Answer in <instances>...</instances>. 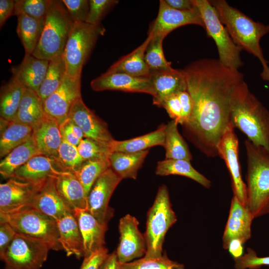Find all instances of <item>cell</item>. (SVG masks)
I'll return each mask as SVG.
<instances>
[{
    "label": "cell",
    "mask_w": 269,
    "mask_h": 269,
    "mask_svg": "<svg viewBox=\"0 0 269 269\" xmlns=\"http://www.w3.org/2000/svg\"><path fill=\"white\" fill-rule=\"evenodd\" d=\"M110 168L109 158H96L84 161L74 172L82 184L87 197L96 180Z\"/></svg>",
    "instance_id": "39"
},
{
    "label": "cell",
    "mask_w": 269,
    "mask_h": 269,
    "mask_svg": "<svg viewBox=\"0 0 269 269\" xmlns=\"http://www.w3.org/2000/svg\"><path fill=\"white\" fill-rule=\"evenodd\" d=\"M193 1L201 14L207 35L216 44L219 61L228 68L239 70L243 65L240 56L242 49L232 39L216 9L208 0Z\"/></svg>",
    "instance_id": "9"
},
{
    "label": "cell",
    "mask_w": 269,
    "mask_h": 269,
    "mask_svg": "<svg viewBox=\"0 0 269 269\" xmlns=\"http://www.w3.org/2000/svg\"><path fill=\"white\" fill-rule=\"evenodd\" d=\"M148 152V149L137 152H112L109 157L111 168L122 179H135Z\"/></svg>",
    "instance_id": "32"
},
{
    "label": "cell",
    "mask_w": 269,
    "mask_h": 269,
    "mask_svg": "<svg viewBox=\"0 0 269 269\" xmlns=\"http://www.w3.org/2000/svg\"><path fill=\"white\" fill-rule=\"evenodd\" d=\"M77 148L80 155L85 161L109 158L112 153L109 146L87 137H85L80 141Z\"/></svg>",
    "instance_id": "44"
},
{
    "label": "cell",
    "mask_w": 269,
    "mask_h": 269,
    "mask_svg": "<svg viewBox=\"0 0 269 269\" xmlns=\"http://www.w3.org/2000/svg\"><path fill=\"white\" fill-rule=\"evenodd\" d=\"M54 179L48 180L36 193L31 201L30 208L56 221L73 211L58 194Z\"/></svg>",
    "instance_id": "22"
},
{
    "label": "cell",
    "mask_w": 269,
    "mask_h": 269,
    "mask_svg": "<svg viewBox=\"0 0 269 269\" xmlns=\"http://www.w3.org/2000/svg\"><path fill=\"white\" fill-rule=\"evenodd\" d=\"M177 221V217L172 208L167 187L160 186L146 217L144 234L146 251L144 257H158L162 255V246L168 229Z\"/></svg>",
    "instance_id": "6"
},
{
    "label": "cell",
    "mask_w": 269,
    "mask_h": 269,
    "mask_svg": "<svg viewBox=\"0 0 269 269\" xmlns=\"http://www.w3.org/2000/svg\"><path fill=\"white\" fill-rule=\"evenodd\" d=\"M62 1L74 22H86L89 12V0H62Z\"/></svg>",
    "instance_id": "46"
},
{
    "label": "cell",
    "mask_w": 269,
    "mask_h": 269,
    "mask_svg": "<svg viewBox=\"0 0 269 269\" xmlns=\"http://www.w3.org/2000/svg\"><path fill=\"white\" fill-rule=\"evenodd\" d=\"M65 74L63 54L49 61L45 77L37 93L43 102L59 87Z\"/></svg>",
    "instance_id": "38"
},
{
    "label": "cell",
    "mask_w": 269,
    "mask_h": 269,
    "mask_svg": "<svg viewBox=\"0 0 269 269\" xmlns=\"http://www.w3.org/2000/svg\"><path fill=\"white\" fill-rule=\"evenodd\" d=\"M74 23L62 0H53L40 40L32 55L49 61L62 55Z\"/></svg>",
    "instance_id": "5"
},
{
    "label": "cell",
    "mask_w": 269,
    "mask_h": 269,
    "mask_svg": "<svg viewBox=\"0 0 269 269\" xmlns=\"http://www.w3.org/2000/svg\"><path fill=\"white\" fill-rule=\"evenodd\" d=\"M45 115L43 102L37 93L26 88L12 121L28 126L33 129L42 120Z\"/></svg>",
    "instance_id": "31"
},
{
    "label": "cell",
    "mask_w": 269,
    "mask_h": 269,
    "mask_svg": "<svg viewBox=\"0 0 269 269\" xmlns=\"http://www.w3.org/2000/svg\"><path fill=\"white\" fill-rule=\"evenodd\" d=\"M58 242L67 256L80 259L84 256L82 238L73 213H69L56 221Z\"/></svg>",
    "instance_id": "26"
},
{
    "label": "cell",
    "mask_w": 269,
    "mask_h": 269,
    "mask_svg": "<svg viewBox=\"0 0 269 269\" xmlns=\"http://www.w3.org/2000/svg\"><path fill=\"white\" fill-rule=\"evenodd\" d=\"M153 88V103L159 107L166 97L187 91L185 77L182 70L173 69L150 73Z\"/></svg>",
    "instance_id": "24"
},
{
    "label": "cell",
    "mask_w": 269,
    "mask_h": 269,
    "mask_svg": "<svg viewBox=\"0 0 269 269\" xmlns=\"http://www.w3.org/2000/svg\"><path fill=\"white\" fill-rule=\"evenodd\" d=\"M247 251L242 257L234 259L236 269H258L262 266H269V257H259L255 251L250 248Z\"/></svg>",
    "instance_id": "47"
},
{
    "label": "cell",
    "mask_w": 269,
    "mask_h": 269,
    "mask_svg": "<svg viewBox=\"0 0 269 269\" xmlns=\"http://www.w3.org/2000/svg\"><path fill=\"white\" fill-rule=\"evenodd\" d=\"M15 1L13 0H0V26L1 27L7 18L14 14Z\"/></svg>",
    "instance_id": "52"
},
{
    "label": "cell",
    "mask_w": 269,
    "mask_h": 269,
    "mask_svg": "<svg viewBox=\"0 0 269 269\" xmlns=\"http://www.w3.org/2000/svg\"><path fill=\"white\" fill-rule=\"evenodd\" d=\"M166 125L147 134L125 140H114L110 145L112 152H137L155 146H164Z\"/></svg>",
    "instance_id": "30"
},
{
    "label": "cell",
    "mask_w": 269,
    "mask_h": 269,
    "mask_svg": "<svg viewBox=\"0 0 269 269\" xmlns=\"http://www.w3.org/2000/svg\"><path fill=\"white\" fill-rule=\"evenodd\" d=\"M108 250L105 247L84 257L80 269H99L108 256Z\"/></svg>",
    "instance_id": "49"
},
{
    "label": "cell",
    "mask_w": 269,
    "mask_h": 269,
    "mask_svg": "<svg viewBox=\"0 0 269 269\" xmlns=\"http://www.w3.org/2000/svg\"><path fill=\"white\" fill-rule=\"evenodd\" d=\"M54 183L58 194L70 209L72 211L77 209L87 210V196L73 172L68 171L58 176Z\"/></svg>",
    "instance_id": "27"
},
{
    "label": "cell",
    "mask_w": 269,
    "mask_h": 269,
    "mask_svg": "<svg viewBox=\"0 0 269 269\" xmlns=\"http://www.w3.org/2000/svg\"><path fill=\"white\" fill-rule=\"evenodd\" d=\"M90 86L93 91L97 92L114 90L153 95L152 85L149 76L140 77L123 73L106 72L93 79Z\"/></svg>",
    "instance_id": "18"
},
{
    "label": "cell",
    "mask_w": 269,
    "mask_h": 269,
    "mask_svg": "<svg viewBox=\"0 0 269 269\" xmlns=\"http://www.w3.org/2000/svg\"><path fill=\"white\" fill-rule=\"evenodd\" d=\"M32 137L41 154L57 160L58 149L63 137L60 125L56 121L45 115L33 128Z\"/></svg>",
    "instance_id": "23"
},
{
    "label": "cell",
    "mask_w": 269,
    "mask_h": 269,
    "mask_svg": "<svg viewBox=\"0 0 269 269\" xmlns=\"http://www.w3.org/2000/svg\"><path fill=\"white\" fill-rule=\"evenodd\" d=\"M247 206L254 219L269 214V152L245 141Z\"/></svg>",
    "instance_id": "4"
},
{
    "label": "cell",
    "mask_w": 269,
    "mask_h": 269,
    "mask_svg": "<svg viewBox=\"0 0 269 269\" xmlns=\"http://www.w3.org/2000/svg\"><path fill=\"white\" fill-rule=\"evenodd\" d=\"M187 24H196L205 28L197 6L191 10H179L169 6L164 0H161L157 16L149 27L148 35L165 37L176 28Z\"/></svg>",
    "instance_id": "15"
},
{
    "label": "cell",
    "mask_w": 269,
    "mask_h": 269,
    "mask_svg": "<svg viewBox=\"0 0 269 269\" xmlns=\"http://www.w3.org/2000/svg\"><path fill=\"white\" fill-rule=\"evenodd\" d=\"M33 129L27 125L0 118V157L3 158L15 147L27 141Z\"/></svg>",
    "instance_id": "29"
},
{
    "label": "cell",
    "mask_w": 269,
    "mask_h": 269,
    "mask_svg": "<svg viewBox=\"0 0 269 269\" xmlns=\"http://www.w3.org/2000/svg\"><path fill=\"white\" fill-rule=\"evenodd\" d=\"M209 1L234 42L260 60L263 67L261 76L269 82V61L260 44L261 39L269 33V25L254 21L225 0Z\"/></svg>",
    "instance_id": "3"
},
{
    "label": "cell",
    "mask_w": 269,
    "mask_h": 269,
    "mask_svg": "<svg viewBox=\"0 0 269 269\" xmlns=\"http://www.w3.org/2000/svg\"><path fill=\"white\" fill-rule=\"evenodd\" d=\"M122 180L110 168L96 180L89 193L87 210L103 224L107 225L114 216V210L109 206V202Z\"/></svg>",
    "instance_id": "11"
},
{
    "label": "cell",
    "mask_w": 269,
    "mask_h": 269,
    "mask_svg": "<svg viewBox=\"0 0 269 269\" xmlns=\"http://www.w3.org/2000/svg\"><path fill=\"white\" fill-rule=\"evenodd\" d=\"M41 154L37 149L33 139H29L12 150L0 162V173L5 178H10L14 172L30 158Z\"/></svg>",
    "instance_id": "33"
},
{
    "label": "cell",
    "mask_w": 269,
    "mask_h": 269,
    "mask_svg": "<svg viewBox=\"0 0 269 269\" xmlns=\"http://www.w3.org/2000/svg\"><path fill=\"white\" fill-rule=\"evenodd\" d=\"M60 129L63 139L70 144L78 146L81 140L72 131L68 119L60 125Z\"/></svg>",
    "instance_id": "53"
},
{
    "label": "cell",
    "mask_w": 269,
    "mask_h": 269,
    "mask_svg": "<svg viewBox=\"0 0 269 269\" xmlns=\"http://www.w3.org/2000/svg\"><path fill=\"white\" fill-rule=\"evenodd\" d=\"M139 222L130 214L121 218L119 224L120 242L116 251L118 260L122 264L145 255L146 244L144 234L138 229Z\"/></svg>",
    "instance_id": "16"
},
{
    "label": "cell",
    "mask_w": 269,
    "mask_h": 269,
    "mask_svg": "<svg viewBox=\"0 0 269 269\" xmlns=\"http://www.w3.org/2000/svg\"><path fill=\"white\" fill-rule=\"evenodd\" d=\"M26 88L19 81L12 78L4 87L0 94V118L12 121L17 112Z\"/></svg>",
    "instance_id": "36"
},
{
    "label": "cell",
    "mask_w": 269,
    "mask_h": 269,
    "mask_svg": "<svg viewBox=\"0 0 269 269\" xmlns=\"http://www.w3.org/2000/svg\"><path fill=\"white\" fill-rule=\"evenodd\" d=\"M151 37V35H148L140 45L115 63L107 72L123 73L135 77H148L150 72L144 60V52Z\"/></svg>",
    "instance_id": "28"
},
{
    "label": "cell",
    "mask_w": 269,
    "mask_h": 269,
    "mask_svg": "<svg viewBox=\"0 0 269 269\" xmlns=\"http://www.w3.org/2000/svg\"><path fill=\"white\" fill-rule=\"evenodd\" d=\"M230 121L253 144L269 152V111L251 92L244 80L234 92Z\"/></svg>",
    "instance_id": "2"
},
{
    "label": "cell",
    "mask_w": 269,
    "mask_h": 269,
    "mask_svg": "<svg viewBox=\"0 0 269 269\" xmlns=\"http://www.w3.org/2000/svg\"><path fill=\"white\" fill-rule=\"evenodd\" d=\"M243 244L239 240L234 239L230 242L228 250L234 259L243 256Z\"/></svg>",
    "instance_id": "56"
},
{
    "label": "cell",
    "mask_w": 269,
    "mask_h": 269,
    "mask_svg": "<svg viewBox=\"0 0 269 269\" xmlns=\"http://www.w3.org/2000/svg\"><path fill=\"white\" fill-rule=\"evenodd\" d=\"M81 77L73 78L65 74L56 90L43 102L45 114L60 125L68 119L70 110L81 93Z\"/></svg>",
    "instance_id": "13"
},
{
    "label": "cell",
    "mask_w": 269,
    "mask_h": 269,
    "mask_svg": "<svg viewBox=\"0 0 269 269\" xmlns=\"http://www.w3.org/2000/svg\"><path fill=\"white\" fill-rule=\"evenodd\" d=\"M159 107L164 108L169 116L178 124L181 120L182 109L177 94L170 95L165 98Z\"/></svg>",
    "instance_id": "48"
},
{
    "label": "cell",
    "mask_w": 269,
    "mask_h": 269,
    "mask_svg": "<svg viewBox=\"0 0 269 269\" xmlns=\"http://www.w3.org/2000/svg\"><path fill=\"white\" fill-rule=\"evenodd\" d=\"M16 16L17 34L25 54H32L40 40L45 21L36 20L23 13H18Z\"/></svg>",
    "instance_id": "35"
},
{
    "label": "cell",
    "mask_w": 269,
    "mask_h": 269,
    "mask_svg": "<svg viewBox=\"0 0 269 269\" xmlns=\"http://www.w3.org/2000/svg\"><path fill=\"white\" fill-rule=\"evenodd\" d=\"M105 28L99 24L74 22L63 53L66 74L73 78L81 77L83 66Z\"/></svg>",
    "instance_id": "8"
},
{
    "label": "cell",
    "mask_w": 269,
    "mask_h": 269,
    "mask_svg": "<svg viewBox=\"0 0 269 269\" xmlns=\"http://www.w3.org/2000/svg\"><path fill=\"white\" fill-rule=\"evenodd\" d=\"M47 181L33 183L11 178L0 183V214H9L30 208L33 197Z\"/></svg>",
    "instance_id": "14"
},
{
    "label": "cell",
    "mask_w": 269,
    "mask_h": 269,
    "mask_svg": "<svg viewBox=\"0 0 269 269\" xmlns=\"http://www.w3.org/2000/svg\"><path fill=\"white\" fill-rule=\"evenodd\" d=\"M177 95L182 109L181 120L180 124L183 126L188 122L191 116L193 110V102L187 91H181Z\"/></svg>",
    "instance_id": "51"
},
{
    "label": "cell",
    "mask_w": 269,
    "mask_h": 269,
    "mask_svg": "<svg viewBox=\"0 0 269 269\" xmlns=\"http://www.w3.org/2000/svg\"><path fill=\"white\" fill-rule=\"evenodd\" d=\"M68 120L71 129L74 134L80 140H82L83 138H85V135L81 129L70 119H68Z\"/></svg>",
    "instance_id": "57"
},
{
    "label": "cell",
    "mask_w": 269,
    "mask_h": 269,
    "mask_svg": "<svg viewBox=\"0 0 269 269\" xmlns=\"http://www.w3.org/2000/svg\"><path fill=\"white\" fill-rule=\"evenodd\" d=\"M83 132L85 137L92 139L110 147L114 140L107 123L84 104L82 97L72 105L68 116Z\"/></svg>",
    "instance_id": "17"
},
{
    "label": "cell",
    "mask_w": 269,
    "mask_h": 269,
    "mask_svg": "<svg viewBox=\"0 0 269 269\" xmlns=\"http://www.w3.org/2000/svg\"><path fill=\"white\" fill-rule=\"evenodd\" d=\"M49 63V60L25 54L21 63L11 68L12 78L26 88L37 93L45 77Z\"/></svg>",
    "instance_id": "25"
},
{
    "label": "cell",
    "mask_w": 269,
    "mask_h": 269,
    "mask_svg": "<svg viewBox=\"0 0 269 269\" xmlns=\"http://www.w3.org/2000/svg\"><path fill=\"white\" fill-rule=\"evenodd\" d=\"M170 7L179 10H191L196 7L193 0H164Z\"/></svg>",
    "instance_id": "54"
},
{
    "label": "cell",
    "mask_w": 269,
    "mask_h": 269,
    "mask_svg": "<svg viewBox=\"0 0 269 269\" xmlns=\"http://www.w3.org/2000/svg\"><path fill=\"white\" fill-rule=\"evenodd\" d=\"M217 151L230 173L234 196L241 204L247 206V186L242 179L239 161V141L232 124L220 140Z\"/></svg>",
    "instance_id": "12"
},
{
    "label": "cell",
    "mask_w": 269,
    "mask_h": 269,
    "mask_svg": "<svg viewBox=\"0 0 269 269\" xmlns=\"http://www.w3.org/2000/svg\"><path fill=\"white\" fill-rule=\"evenodd\" d=\"M73 214L81 234L84 257L105 247V236L108 226L99 222L87 210L75 209Z\"/></svg>",
    "instance_id": "21"
},
{
    "label": "cell",
    "mask_w": 269,
    "mask_h": 269,
    "mask_svg": "<svg viewBox=\"0 0 269 269\" xmlns=\"http://www.w3.org/2000/svg\"><path fill=\"white\" fill-rule=\"evenodd\" d=\"M0 221L8 223L16 233L40 241L54 251L62 250L58 242L56 221L31 208L0 214Z\"/></svg>",
    "instance_id": "7"
},
{
    "label": "cell",
    "mask_w": 269,
    "mask_h": 269,
    "mask_svg": "<svg viewBox=\"0 0 269 269\" xmlns=\"http://www.w3.org/2000/svg\"><path fill=\"white\" fill-rule=\"evenodd\" d=\"M14 15L23 13L34 19L45 21L52 0H16Z\"/></svg>",
    "instance_id": "42"
},
{
    "label": "cell",
    "mask_w": 269,
    "mask_h": 269,
    "mask_svg": "<svg viewBox=\"0 0 269 269\" xmlns=\"http://www.w3.org/2000/svg\"><path fill=\"white\" fill-rule=\"evenodd\" d=\"M165 37L152 36L144 52V60L150 73L171 69V63L166 60L163 51Z\"/></svg>",
    "instance_id": "40"
},
{
    "label": "cell",
    "mask_w": 269,
    "mask_h": 269,
    "mask_svg": "<svg viewBox=\"0 0 269 269\" xmlns=\"http://www.w3.org/2000/svg\"><path fill=\"white\" fill-rule=\"evenodd\" d=\"M50 250L46 244L17 233L1 260L5 269H40Z\"/></svg>",
    "instance_id": "10"
},
{
    "label": "cell",
    "mask_w": 269,
    "mask_h": 269,
    "mask_svg": "<svg viewBox=\"0 0 269 269\" xmlns=\"http://www.w3.org/2000/svg\"><path fill=\"white\" fill-rule=\"evenodd\" d=\"M67 172L68 171L64 169L57 160L38 154L32 157L17 169L10 178L38 183L55 179Z\"/></svg>",
    "instance_id": "19"
},
{
    "label": "cell",
    "mask_w": 269,
    "mask_h": 269,
    "mask_svg": "<svg viewBox=\"0 0 269 269\" xmlns=\"http://www.w3.org/2000/svg\"><path fill=\"white\" fill-rule=\"evenodd\" d=\"M16 234L14 229L8 223L0 221V258L1 260Z\"/></svg>",
    "instance_id": "50"
},
{
    "label": "cell",
    "mask_w": 269,
    "mask_h": 269,
    "mask_svg": "<svg viewBox=\"0 0 269 269\" xmlns=\"http://www.w3.org/2000/svg\"><path fill=\"white\" fill-rule=\"evenodd\" d=\"M118 2L116 0H90L86 22L91 24H99L103 17L113 6Z\"/></svg>",
    "instance_id": "45"
},
{
    "label": "cell",
    "mask_w": 269,
    "mask_h": 269,
    "mask_svg": "<svg viewBox=\"0 0 269 269\" xmlns=\"http://www.w3.org/2000/svg\"><path fill=\"white\" fill-rule=\"evenodd\" d=\"M190 161L184 159H165L157 162L155 173L158 175H177L187 177L206 188L211 186V182L196 170Z\"/></svg>",
    "instance_id": "34"
},
{
    "label": "cell",
    "mask_w": 269,
    "mask_h": 269,
    "mask_svg": "<svg viewBox=\"0 0 269 269\" xmlns=\"http://www.w3.org/2000/svg\"><path fill=\"white\" fill-rule=\"evenodd\" d=\"M122 264L118 260L116 251L109 254L99 269H122Z\"/></svg>",
    "instance_id": "55"
},
{
    "label": "cell",
    "mask_w": 269,
    "mask_h": 269,
    "mask_svg": "<svg viewBox=\"0 0 269 269\" xmlns=\"http://www.w3.org/2000/svg\"><path fill=\"white\" fill-rule=\"evenodd\" d=\"M178 123L172 120L166 125L165 141V159H184L190 161L192 154L188 145L178 130Z\"/></svg>",
    "instance_id": "37"
},
{
    "label": "cell",
    "mask_w": 269,
    "mask_h": 269,
    "mask_svg": "<svg viewBox=\"0 0 269 269\" xmlns=\"http://www.w3.org/2000/svg\"><path fill=\"white\" fill-rule=\"evenodd\" d=\"M57 161L66 170L74 173L85 160L80 155L77 146L63 138L58 149Z\"/></svg>",
    "instance_id": "43"
},
{
    "label": "cell",
    "mask_w": 269,
    "mask_h": 269,
    "mask_svg": "<svg viewBox=\"0 0 269 269\" xmlns=\"http://www.w3.org/2000/svg\"><path fill=\"white\" fill-rule=\"evenodd\" d=\"M254 218L248 206L241 204L233 196L229 217L223 233V247L228 250L232 240H239L243 244L251 237V224Z\"/></svg>",
    "instance_id": "20"
},
{
    "label": "cell",
    "mask_w": 269,
    "mask_h": 269,
    "mask_svg": "<svg viewBox=\"0 0 269 269\" xmlns=\"http://www.w3.org/2000/svg\"><path fill=\"white\" fill-rule=\"evenodd\" d=\"M122 269H185L183 264L170 260L166 254L158 257L143 258L122 265Z\"/></svg>",
    "instance_id": "41"
},
{
    "label": "cell",
    "mask_w": 269,
    "mask_h": 269,
    "mask_svg": "<svg viewBox=\"0 0 269 269\" xmlns=\"http://www.w3.org/2000/svg\"><path fill=\"white\" fill-rule=\"evenodd\" d=\"M182 70L193 102L190 118L182 126L184 133L207 156H217L218 143L231 125L232 98L244 75L213 58L195 61Z\"/></svg>",
    "instance_id": "1"
}]
</instances>
